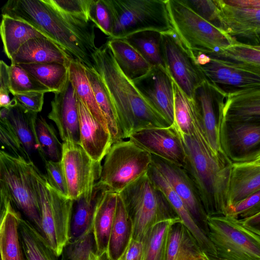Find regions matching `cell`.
I'll list each match as a JSON object with an SVG mask.
<instances>
[{
  "label": "cell",
  "mask_w": 260,
  "mask_h": 260,
  "mask_svg": "<svg viewBox=\"0 0 260 260\" xmlns=\"http://www.w3.org/2000/svg\"><path fill=\"white\" fill-rule=\"evenodd\" d=\"M24 21L46 35L73 58L93 69L95 26L90 21L66 14L48 0H9L2 15Z\"/></svg>",
  "instance_id": "cell-1"
},
{
  "label": "cell",
  "mask_w": 260,
  "mask_h": 260,
  "mask_svg": "<svg viewBox=\"0 0 260 260\" xmlns=\"http://www.w3.org/2000/svg\"><path fill=\"white\" fill-rule=\"evenodd\" d=\"M194 127L191 135L180 133L186 153L183 168L194 183L208 216L226 215L233 161L213 151L201 117Z\"/></svg>",
  "instance_id": "cell-2"
},
{
  "label": "cell",
  "mask_w": 260,
  "mask_h": 260,
  "mask_svg": "<svg viewBox=\"0 0 260 260\" xmlns=\"http://www.w3.org/2000/svg\"><path fill=\"white\" fill-rule=\"evenodd\" d=\"M93 69L99 74L114 106L124 139L147 128L171 124L142 96L118 67L106 42L93 55Z\"/></svg>",
  "instance_id": "cell-3"
},
{
  "label": "cell",
  "mask_w": 260,
  "mask_h": 260,
  "mask_svg": "<svg viewBox=\"0 0 260 260\" xmlns=\"http://www.w3.org/2000/svg\"><path fill=\"white\" fill-rule=\"evenodd\" d=\"M44 175L32 161L0 152L1 204L10 202L42 235L39 181Z\"/></svg>",
  "instance_id": "cell-4"
},
{
  "label": "cell",
  "mask_w": 260,
  "mask_h": 260,
  "mask_svg": "<svg viewBox=\"0 0 260 260\" xmlns=\"http://www.w3.org/2000/svg\"><path fill=\"white\" fill-rule=\"evenodd\" d=\"M119 194L133 221V239L135 240L142 241L147 231L158 222L179 218L147 173Z\"/></svg>",
  "instance_id": "cell-5"
},
{
  "label": "cell",
  "mask_w": 260,
  "mask_h": 260,
  "mask_svg": "<svg viewBox=\"0 0 260 260\" xmlns=\"http://www.w3.org/2000/svg\"><path fill=\"white\" fill-rule=\"evenodd\" d=\"M113 17L109 39H124L144 30L164 33L173 30L168 0H105Z\"/></svg>",
  "instance_id": "cell-6"
},
{
  "label": "cell",
  "mask_w": 260,
  "mask_h": 260,
  "mask_svg": "<svg viewBox=\"0 0 260 260\" xmlns=\"http://www.w3.org/2000/svg\"><path fill=\"white\" fill-rule=\"evenodd\" d=\"M168 8L174 30L192 51L209 54L238 42L199 16L182 0H168Z\"/></svg>",
  "instance_id": "cell-7"
},
{
  "label": "cell",
  "mask_w": 260,
  "mask_h": 260,
  "mask_svg": "<svg viewBox=\"0 0 260 260\" xmlns=\"http://www.w3.org/2000/svg\"><path fill=\"white\" fill-rule=\"evenodd\" d=\"M209 237L222 260H260V231L230 215L208 216Z\"/></svg>",
  "instance_id": "cell-8"
},
{
  "label": "cell",
  "mask_w": 260,
  "mask_h": 260,
  "mask_svg": "<svg viewBox=\"0 0 260 260\" xmlns=\"http://www.w3.org/2000/svg\"><path fill=\"white\" fill-rule=\"evenodd\" d=\"M152 161V154L131 140L114 143L105 157L99 181L107 191L119 193L146 173Z\"/></svg>",
  "instance_id": "cell-9"
},
{
  "label": "cell",
  "mask_w": 260,
  "mask_h": 260,
  "mask_svg": "<svg viewBox=\"0 0 260 260\" xmlns=\"http://www.w3.org/2000/svg\"><path fill=\"white\" fill-rule=\"evenodd\" d=\"M39 188L42 235L59 257L70 240L74 201L54 189L45 175L39 180Z\"/></svg>",
  "instance_id": "cell-10"
},
{
  "label": "cell",
  "mask_w": 260,
  "mask_h": 260,
  "mask_svg": "<svg viewBox=\"0 0 260 260\" xmlns=\"http://www.w3.org/2000/svg\"><path fill=\"white\" fill-rule=\"evenodd\" d=\"M193 10L234 39L237 37L259 38L260 9L231 6L223 0H199L194 5Z\"/></svg>",
  "instance_id": "cell-11"
},
{
  "label": "cell",
  "mask_w": 260,
  "mask_h": 260,
  "mask_svg": "<svg viewBox=\"0 0 260 260\" xmlns=\"http://www.w3.org/2000/svg\"><path fill=\"white\" fill-rule=\"evenodd\" d=\"M161 49L166 70L180 89L193 99L195 89L206 77L193 52L173 30L161 33Z\"/></svg>",
  "instance_id": "cell-12"
},
{
  "label": "cell",
  "mask_w": 260,
  "mask_h": 260,
  "mask_svg": "<svg viewBox=\"0 0 260 260\" xmlns=\"http://www.w3.org/2000/svg\"><path fill=\"white\" fill-rule=\"evenodd\" d=\"M61 162L68 189L69 198L76 201L91 191L100 180L102 165L93 160L77 143L62 142Z\"/></svg>",
  "instance_id": "cell-13"
},
{
  "label": "cell",
  "mask_w": 260,
  "mask_h": 260,
  "mask_svg": "<svg viewBox=\"0 0 260 260\" xmlns=\"http://www.w3.org/2000/svg\"><path fill=\"white\" fill-rule=\"evenodd\" d=\"M128 139L150 154L183 168L185 150L180 133L174 124L140 129L132 133Z\"/></svg>",
  "instance_id": "cell-14"
},
{
  "label": "cell",
  "mask_w": 260,
  "mask_h": 260,
  "mask_svg": "<svg viewBox=\"0 0 260 260\" xmlns=\"http://www.w3.org/2000/svg\"><path fill=\"white\" fill-rule=\"evenodd\" d=\"M152 164L180 197L198 225L208 235V215L197 188L185 170L152 154Z\"/></svg>",
  "instance_id": "cell-15"
},
{
  "label": "cell",
  "mask_w": 260,
  "mask_h": 260,
  "mask_svg": "<svg viewBox=\"0 0 260 260\" xmlns=\"http://www.w3.org/2000/svg\"><path fill=\"white\" fill-rule=\"evenodd\" d=\"M173 80L168 71L151 67L144 76L132 81L144 99L170 124L175 122Z\"/></svg>",
  "instance_id": "cell-16"
},
{
  "label": "cell",
  "mask_w": 260,
  "mask_h": 260,
  "mask_svg": "<svg viewBox=\"0 0 260 260\" xmlns=\"http://www.w3.org/2000/svg\"><path fill=\"white\" fill-rule=\"evenodd\" d=\"M219 125L222 148L231 158L233 152L237 154L233 158L240 157L260 144V117L225 121L220 110Z\"/></svg>",
  "instance_id": "cell-17"
},
{
  "label": "cell",
  "mask_w": 260,
  "mask_h": 260,
  "mask_svg": "<svg viewBox=\"0 0 260 260\" xmlns=\"http://www.w3.org/2000/svg\"><path fill=\"white\" fill-rule=\"evenodd\" d=\"M225 96L218 87L206 80L195 89L193 100L210 147L216 153L228 155L221 145L219 125L220 106Z\"/></svg>",
  "instance_id": "cell-18"
},
{
  "label": "cell",
  "mask_w": 260,
  "mask_h": 260,
  "mask_svg": "<svg viewBox=\"0 0 260 260\" xmlns=\"http://www.w3.org/2000/svg\"><path fill=\"white\" fill-rule=\"evenodd\" d=\"M54 93L48 118L56 124L62 142L80 144L78 96L69 76L63 88Z\"/></svg>",
  "instance_id": "cell-19"
},
{
  "label": "cell",
  "mask_w": 260,
  "mask_h": 260,
  "mask_svg": "<svg viewBox=\"0 0 260 260\" xmlns=\"http://www.w3.org/2000/svg\"><path fill=\"white\" fill-rule=\"evenodd\" d=\"M147 173L155 186L165 196L202 251L209 257H217L216 249L208 235L198 225L182 199L160 172L151 164Z\"/></svg>",
  "instance_id": "cell-20"
},
{
  "label": "cell",
  "mask_w": 260,
  "mask_h": 260,
  "mask_svg": "<svg viewBox=\"0 0 260 260\" xmlns=\"http://www.w3.org/2000/svg\"><path fill=\"white\" fill-rule=\"evenodd\" d=\"M80 145L96 161L101 162L113 144L110 132L90 114L78 98Z\"/></svg>",
  "instance_id": "cell-21"
},
{
  "label": "cell",
  "mask_w": 260,
  "mask_h": 260,
  "mask_svg": "<svg viewBox=\"0 0 260 260\" xmlns=\"http://www.w3.org/2000/svg\"><path fill=\"white\" fill-rule=\"evenodd\" d=\"M73 58L65 50L50 39H31L12 56L11 64L57 62L69 67Z\"/></svg>",
  "instance_id": "cell-22"
},
{
  "label": "cell",
  "mask_w": 260,
  "mask_h": 260,
  "mask_svg": "<svg viewBox=\"0 0 260 260\" xmlns=\"http://www.w3.org/2000/svg\"><path fill=\"white\" fill-rule=\"evenodd\" d=\"M21 218L20 212L10 202L1 205V260H26L23 257L19 232Z\"/></svg>",
  "instance_id": "cell-23"
},
{
  "label": "cell",
  "mask_w": 260,
  "mask_h": 260,
  "mask_svg": "<svg viewBox=\"0 0 260 260\" xmlns=\"http://www.w3.org/2000/svg\"><path fill=\"white\" fill-rule=\"evenodd\" d=\"M118 193L104 191L97 204L92 223L95 253L107 251L108 243L115 217Z\"/></svg>",
  "instance_id": "cell-24"
},
{
  "label": "cell",
  "mask_w": 260,
  "mask_h": 260,
  "mask_svg": "<svg viewBox=\"0 0 260 260\" xmlns=\"http://www.w3.org/2000/svg\"><path fill=\"white\" fill-rule=\"evenodd\" d=\"M8 108L7 117L0 119L6 121L30 157L39 149L35 130L38 113L23 108L14 98Z\"/></svg>",
  "instance_id": "cell-25"
},
{
  "label": "cell",
  "mask_w": 260,
  "mask_h": 260,
  "mask_svg": "<svg viewBox=\"0 0 260 260\" xmlns=\"http://www.w3.org/2000/svg\"><path fill=\"white\" fill-rule=\"evenodd\" d=\"M105 190H107L104 185L98 181L91 191L74 201L70 241L76 240L92 230L96 207Z\"/></svg>",
  "instance_id": "cell-26"
},
{
  "label": "cell",
  "mask_w": 260,
  "mask_h": 260,
  "mask_svg": "<svg viewBox=\"0 0 260 260\" xmlns=\"http://www.w3.org/2000/svg\"><path fill=\"white\" fill-rule=\"evenodd\" d=\"M0 32L4 52L10 60L19 49L30 39L36 38L50 39L44 32L28 23L5 15H2Z\"/></svg>",
  "instance_id": "cell-27"
},
{
  "label": "cell",
  "mask_w": 260,
  "mask_h": 260,
  "mask_svg": "<svg viewBox=\"0 0 260 260\" xmlns=\"http://www.w3.org/2000/svg\"><path fill=\"white\" fill-rule=\"evenodd\" d=\"M107 43L121 71L131 81L150 70L152 66L125 39H108Z\"/></svg>",
  "instance_id": "cell-28"
},
{
  "label": "cell",
  "mask_w": 260,
  "mask_h": 260,
  "mask_svg": "<svg viewBox=\"0 0 260 260\" xmlns=\"http://www.w3.org/2000/svg\"><path fill=\"white\" fill-rule=\"evenodd\" d=\"M259 190L260 166H240L233 162L228 208Z\"/></svg>",
  "instance_id": "cell-29"
},
{
  "label": "cell",
  "mask_w": 260,
  "mask_h": 260,
  "mask_svg": "<svg viewBox=\"0 0 260 260\" xmlns=\"http://www.w3.org/2000/svg\"><path fill=\"white\" fill-rule=\"evenodd\" d=\"M133 221L121 196L118 193L116 212L107 249L111 260H119L133 238Z\"/></svg>",
  "instance_id": "cell-30"
},
{
  "label": "cell",
  "mask_w": 260,
  "mask_h": 260,
  "mask_svg": "<svg viewBox=\"0 0 260 260\" xmlns=\"http://www.w3.org/2000/svg\"><path fill=\"white\" fill-rule=\"evenodd\" d=\"M204 253L181 220L171 225L164 260H192Z\"/></svg>",
  "instance_id": "cell-31"
},
{
  "label": "cell",
  "mask_w": 260,
  "mask_h": 260,
  "mask_svg": "<svg viewBox=\"0 0 260 260\" xmlns=\"http://www.w3.org/2000/svg\"><path fill=\"white\" fill-rule=\"evenodd\" d=\"M69 75L78 98L92 116L109 132L106 118L97 103L87 77L85 67L80 61L73 59L69 66Z\"/></svg>",
  "instance_id": "cell-32"
},
{
  "label": "cell",
  "mask_w": 260,
  "mask_h": 260,
  "mask_svg": "<svg viewBox=\"0 0 260 260\" xmlns=\"http://www.w3.org/2000/svg\"><path fill=\"white\" fill-rule=\"evenodd\" d=\"M85 71L97 103L106 118L113 143L123 140L116 112L102 78L94 69L85 67Z\"/></svg>",
  "instance_id": "cell-33"
},
{
  "label": "cell",
  "mask_w": 260,
  "mask_h": 260,
  "mask_svg": "<svg viewBox=\"0 0 260 260\" xmlns=\"http://www.w3.org/2000/svg\"><path fill=\"white\" fill-rule=\"evenodd\" d=\"M19 232L26 260H59L44 237L29 220L21 217Z\"/></svg>",
  "instance_id": "cell-34"
},
{
  "label": "cell",
  "mask_w": 260,
  "mask_h": 260,
  "mask_svg": "<svg viewBox=\"0 0 260 260\" xmlns=\"http://www.w3.org/2000/svg\"><path fill=\"white\" fill-rule=\"evenodd\" d=\"M210 57L228 62L237 68L260 75V51L238 42L230 47L207 54Z\"/></svg>",
  "instance_id": "cell-35"
},
{
  "label": "cell",
  "mask_w": 260,
  "mask_h": 260,
  "mask_svg": "<svg viewBox=\"0 0 260 260\" xmlns=\"http://www.w3.org/2000/svg\"><path fill=\"white\" fill-rule=\"evenodd\" d=\"M152 66L166 68L161 49V33L154 30H144L132 34L125 38Z\"/></svg>",
  "instance_id": "cell-36"
},
{
  "label": "cell",
  "mask_w": 260,
  "mask_h": 260,
  "mask_svg": "<svg viewBox=\"0 0 260 260\" xmlns=\"http://www.w3.org/2000/svg\"><path fill=\"white\" fill-rule=\"evenodd\" d=\"M51 92L60 91L69 79V67L57 62L19 64Z\"/></svg>",
  "instance_id": "cell-37"
},
{
  "label": "cell",
  "mask_w": 260,
  "mask_h": 260,
  "mask_svg": "<svg viewBox=\"0 0 260 260\" xmlns=\"http://www.w3.org/2000/svg\"><path fill=\"white\" fill-rule=\"evenodd\" d=\"M174 93V124L184 135L194 133L195 124L200 117L193 99L188 98L173 82Z\"/></svg>",
  "instance_id": "cell-38"
},
{
  "label": "cell",
  "mask_w": 260,
  "mask_h": 260,
  "mask_svg": "<svg viewBox=\"0 0 260 260\" xmlns=\"http://www.w3.org/2000/svg\"><path fill=\"white\" fill-rule=\"evenodd\" d=\"M179 220L178 218L160 221L147 231L142 241L143 260H164L171 226Z\"/></svg>",
  "instance_id": "cell-39"
},
{
  "label": "cell",
  "mask_w": 260,
  "mask_h": 260,
  "mask_svg": "<svg viewBox=\"0 0 260 260\" xmlns=\"http://www.w3.org/2000/svg\"><path fill=\"white\" fill-rule=\"evenodd\" d=\"M35 130L39 147L38 152L43 160L60 161L62 143L59 142L53 127L40 116L36 120Z\"/></svg>",
  "instance_id": "cell-40"
},
{
  "label": "cell",
  "mask_w": 260,
  "mask_h": 260,
  "mask_svg": "<svg viewBox=\"0 0 260 260\" xmlns=\"http://www.w3.org/2000/svg\"><path fill=\"white\" fill-rule=\"evenodd\" d=\"M9 74V90L13 96L24 93L51 92L19 64H11Z\"/></svg>",
  "instance_id": "cell-41"
},
{
  "label": "cell",
  "mask_w": 260,
  "mask_h": 260,
  "mask_svg": "<svg viewBox=\"0 0 260 260\" xmlns=\"http://www.w3.org/2000/svg\"><path fill=\"white\" fill-rule=\"evenodd\" d=\"M92 251H95V246L90 230L81 237L69 242L60 255L61 260H90Z\"/></svg>",
  "instance_id": "cell-42"
},
{
  "label": "cell",
  "mask_w": 260,
  "mask_h": 260,
  "mask_svg": "<svg viewBox=\"0 0 260 260\" xmlns=\"http://www.w3.org/2000/svg\"><path fill=\"white\" fill-rule=\"evenodd\" d=\"M89 18L104 34L111 37L113 29V17L105 0H93L89 11Z\"/></svg>",
  "instance_id": "cell-43"
},
{
  "label": "cell",
  "mask_w": 260,
  "mask_h": 260,
  "mask_svg": "<svg viewBox=\"0 0 260 260\" xmlns=\"http://www.w3.org/2000/svg\"><path fill=\"white\" fill-rule=\"evenodd\" d=\"M222 112L225 121H234L251 117H260V101L225 104Z\"/></svg>",
  "instance_id": "cell-44"
},
{
  "label": "cell",
  "mask_w": 260,
  "mask_h": 260,
  "mask_svg": "<svg viewBox=\"0 0 260 260\" xmlns=\"http://www.w3.org/2000/svg\"><path fill=\"white\" fill-rule=\"evenodd\" d=\"M260 213V190L230 206L226 215L240 220L249 219Z\"/></svg>",
  "instance_id": "cell-45"
},
{
  "label": "cell",
  "mask_w": 260,
  "mask_h": 260,
  "mask_svg": "<svg viewBox=\"0 0 260 260\" xmlns=\"http://www.w3.org/2000/svg\"><path fill=\"white\" fill-rule=\"evenodd\" d=\"M0 139L2 147L7 148L11 154L31 161L23 145L5 120L0 119Z\"/></svg>",
  "instance_id": "cell-46"
},
{
  "label": "cell",
  "mask_w": 260,
  "mask_h": 260,
  "mask_svg": "<svg viewBox=\"0 0 260 260\" xmlns=\"http://www.w3.org/2000/svg\"><path fill=\"white\" fill-rule=\"evenodd\" d=\"M44 163L48 183L59 193L69 198L67 183L61 160H47Z\"/></svg>",
  "instance_id": "cell-47"
},
{
  "label": "cell",
  "mask_w": 260,
  "mask_h": 260,
  "mask_svg": "<svg viewBox=\"0 0 260 260\" xmlns=\"http://www.w3.org/2000/svg\"><path fill=\"white\" fill-rule=\"evenodd\" d=\"M59 10L89 21V11L93 0H48Z\"/></svg>",
  "instance_id": "cell-48"
},
{
  "label": "cell",
  "mask_w": 260,
  "mask_h": 260,
  "mask_svg": "<svg viewBox=\"0 0 260 260\" xmlns=\"http://www.w3.org/2000/svg\"><path fill=\"white\" fill-rule=\"evenodd\" d=\"M44 95L42 92H29L16 94L13 98L23 108L38 113L42 110Z\"/></svg>",
  "instance_id": "cell-49"
},
{
  "label": "cell",
  "mask_w": 260,
  "mask_h": 260,
  "mask_svg": "<svg viewBox=\"0 0 260 260\" xmlns=\"http://www.w3.org/2000/svg\"><path fill=\"white\" fill-rule=\"evenodd\" d=\"M143 244L141 241L132 239L119 260H143Z\"/></svg>",
  "instance_id": "cell-50"
},
{
  "label": "cell",
  "mask_w": 260,
  "mask_h": 260,
  "mask_svg": "<svg viewBox=\"0 0 260 260\" xmlns=\"http://www.w3.org/2000/svg\"><path fill=\"white\" fill-rule=\"evenodd\" d=\"M232 160L237 165L260 166V146L247 154L233 158Z\"/></svg>",
  "instance_id": "cell-51"
},
{
  "label": "cell",
  "mask_w": 260,
  "mask_h": 260,
  "mask_svg": "<svg viewBox=\"0 0 260 260\" xmlns=\"http://www.w3.org/2000/svg\"><path fill=\"white\" fill-rule=\"evenodd\" d=\"M10 66L3 60L0 61V95H9Z\"/></svg>",
  "instance_id": "cell-52"
},
{
  "label": "cell",
  "mask_w": 260,
  "mask_h": 260,
  "mask_svg": "<svg viewBox=\"0 0 260 260\" xmlns=\"http://www.w3.org/2000/svg\"><path fill=\"white\" fill-rule=\"evenodd\" d=\"M230 5L249 8L260 9V0H223Z\"/></svg>",
  "instance_id": "cell-53"
},
{
  "label": "cell",
  "mask_w": 260,
  "mask_h": 260,
  "mask_svg": "<svg viewBox=\"0 0 260 260\" xmlns=\"http://www.w3.org/2000/svg\"><path fill=\"white\" fill-rule=\"evenodd\" d=\"M243 221L244 223L260 231V213Z\"/></svg>",
  "instance_id": "cell-54"
},
{
  "label": "cell",
  "mask_w": 260,
  "mask_h": 260,
  "mask_svg": "<svg viewBox=\"0 0 260 260\" xmlns=\"http://www.w3.org/2000/svg\"><path fill=\"white\" fill-rule=\"evenodd\" d=\"M89 257L90 260H111L108 254L107 251L101 254H97L95 251H92Z\"/></svg>",
  "instance_id": "cell-55"
},
{
  "label": "cell",
  "mask_w": 260,
  "mask_h": 260,
  "mask_svg": "<svg viewBox=\"0 0 260 260\" xmlns=\"http://www.w3.org/2000/svg\"><path fill=\"white\" fill-rule=\"evenodd\" d=\"M192 260H210L209 257L206 254L204 253L201 256L192 259Z\"/></svg>",
  "instance_id": "cell-56"
},
{
  "label": "cell",
  "mask_w": 260,
  "mask_h": 260,
  "mask_svg": "<svg viewBox=\"0 0 260 260\" xmlns=\"http://www.w3.org/2000/svg\"><path fill=\"white\" fill-rule=\"evenodd\" d=\"M253 48L260 51V45H250Z\"/></svg>",
  "instance_id": "cell-57"
},
{
  "label": "cell",
  "mask_w": 260,
  "mask_h": 260,
  "mask_svg": "<svg viewBox=\"0 0 260 260\" xmlns=\"http://www.w3.org/2000/svg\"><path fill=\"white\" fill-rule=\"evenodd\" d=\"M210 260H222L217 257H209Z\"/></svg>",
  "instance_id": "cell-58"
}]
</instances>
